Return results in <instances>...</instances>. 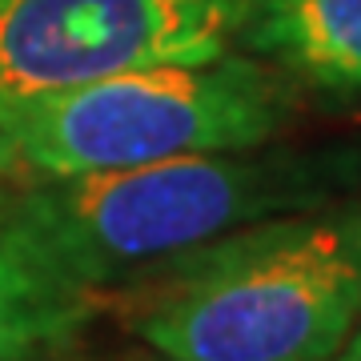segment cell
Wrapping results in <instances>:
<instances>
[{"label":"cell","instance_id":"cell-1","mask_svg":"<svg viewBox=\"0 0 361 361\" xmlns=\"http://www.w3.org/2000/svg\"><path fill=\"white\" fill-rule=\"evenodd\" d=\"M357 185V145L273 141L0 185V233L44 301L77 329L137 273L253 221L334 205Z\"/></svg>","mask_w":361,"mask_h":361},{"label":"cell","instance_id":"cell-2","mask_svg":"<svg viewBox=\"0 0 361 361\" xmlns=\"http://www.w3.org/2000/svg\"><path fill=\"white\" fill-rule=\"evenodd\" d=\"M101 301L165 361H329L361 317V201L241 225Z\"/></svg>","mask_w":361,"mask_h":361},{"label":"cell","instance_id":"cell-3","mask_svg":"<svg viewBox=\"0 0 361 361\" xmlns=\"http://www.w3.org/2000/svg\"><path fill=\"white\" fill-rule=\"evenodd\" d=\"M297 113L301 89L241 49L113 73L0 109V185L257 149L281 141Z\"/></svg>","mask_w":361,"mask_h":361},{"label":"cell","instance_id":"cell-4","mask_svg":"<svg viewBox=\"0 0 361 361\" xmlns=\"http://www.w3.org/2000/svg\"><path fill=\"white\" fill-rule=\"evenodd\" d=\"M249 0H0V109L233 49Z\"/></svg>","mask_w":361,"mask_h":361},{"label":"cell","instance_id":"cell-5","mask_svg":"<svg viewBox=\"0 0 361 361\" xmlns=\"http://www.w3.org/2000/svg\"><path fill=\"white\" fill-rule=\"evenodd\" d=\"M233 44L301 92L361 101V0H249Z\"/></svg>","mask_w":361,"mask_h":361},{"label":"cell","instance_id":"cell-6","mask_svg":"<svg viewBox=\"0 0 361 361\" xmlns=\"http://www.w3.org/2000/svg\"><path fill=\"white\" fill-rule=\"evenodd\" d=\"M68 334L73 325L44 301L0 233V361H32L40 349L61 345Z\"/></svg>","mask_w":361,"mask_h":361},{"label":"cell","instance_id":"cell-7","mask_svg":"<svg viewBox=\"0 0 361 361\" xmlns=\"http://www.w3.org/2000/svg\"><path fill=\"white\" fill-rule=\"evenodd\" d=\"M329 361H361V317L353 322V329H349V337L341 341V349H337Z\"/></svg>","mask_w":361,"mask_h":361},{"label":"cell","instance_id":"cell-8","mask_svg":"<svg viewBox=\"0 0 361 361\" xmlns=\"http://www.w3.org/2000/svg\"><path fill=\"white\" fill-rule=\"evenodd\" d=\"M141 361H165V357H157V353H153V357H141Z\"/></svg>","mask_w":361,"mask_h":361}]
</instances>
